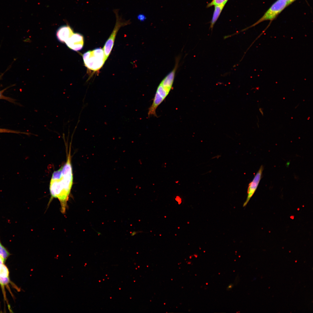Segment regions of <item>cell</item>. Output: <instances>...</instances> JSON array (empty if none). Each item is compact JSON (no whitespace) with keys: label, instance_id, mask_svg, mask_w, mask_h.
Segmentation results:
<instances>
[{"label":"cell","instance_id":"9","mask_svg":"<svg viewBox=\"0 0 313 313\" xmlns=\"http://www.w3.org/2000/svg\"><path fill=\"white\" fill-rule=\"evenodd\" d=\"M225 5V4H223L214 6V9L212 19L211 21L210 28L211 29L212 31V30L214 24L219 18Z\"/></svg>","mask_w":313,"mask_h":313},{"label":"cell","instance_id":"2","mask_svg":"<svg viewBox=\"0 0 313 313\" xmlns=\"http://www.w3.org/2000/svg\"><path fill=\"white\" fill-rule=\"evenodd\" d=\"M176 70L174 69L161 81L157 89L153 102L148 109V116H156V110L164 100L171 89Z\"/></svg>","mask_w":313,"mask_h":313},{"label":"cell","instance_id":"17","mask_svg":"<svg viewBox=\"0 0 313 313\" xmlns=\"http://www.w3.org/2000/svg\"><path fill=\"white\" fill-rule=\"evenodd\" d=\"M5 262V261L4 259L0 256V270L3 265L4 264Z\"/></svg>","mask_w":313,"mask_h":313},{"label":"cell","instance_id":"7","mask_svg":"<svg viewBox=\"0 0 313 313\" xmlns=\"http://www.w3.org/2000/svg\"><path fill=\"white\" fill-rule=\"evenodd\" d=\"M65 43L70 49L74 51H79L83 46V37L79 33H74Z\"/></svg>","mask_w":313,"mask_h":313},{"label":"cell","instance_id":"16","mask_svg":"<svg viewBox=\"0 0 313 313\" xmlns=\"http://www.w3.org/2000/svg\"><path fill=\"white\" fill-rule=\"evenodd\" d=\"M137 18L139 21H144L146 19L145 16L143 14H139L137 16Z\"/></svg>","mask_w":313,"mask_h":313},{"label":"cell","instance_id":"15","mask_svg":"<svg viewBox=\"0 0 313 313\" xmlns=\"http://www.w3.org/2000/svg\"><path fill=\"white\" fill-rule=\"evenodd\" d=\"M0 133H13L17 134L23 133L17 131L3 128H0Z\"/></svg>","mask_w":313,"mask_h":313},{"label":"cell","instance_id":"10","mask_svg":"<svg viewBox=\"0 0 313 313\" xmlns=\"http://www.w3.org/2000/svg\"><path fill=\"white\" fill-rule=\"evenodd\" d=\"M10 255L9 252L2 245L0 241V256L2 257L6 261Z\"/></svg>","mask_w":313,"mask_h":313},{"label":"cell","instance_id":"18","mask_svg":"<svg viewBox=\"0 0 313 313\" xmlns=\"http://www.w3.org/2000/svg\"><path fill=\"white\" fill-rule=\"evenodd\" d=\"M288 3V5H290L293 2L296 0H285Z\"/></svg>","mask_w":313,"mask_h":313},{"label":"cell","instance_id":"8","mask_svg":"<svg viewBox=\"0 0 313 313\" xmlns=\"http://www.w3.org/2000/svg\"><path fill=\"white\" fill-rule=\"evenodd\" d=\"M73 31L69 26H64L59 28L56 33V36L60 42L65 43L73 34Z\"/></svg>","mask_w":313,"mask_h":313},{"label":"cell","instance_id":"3","mask_svg":"<svg viewBox=\"0 0 313 313\" xmlns=\"http://www.w3.org/2000/svg\"><path fill=\"white\" fill-rule=\"evenodd\" d=\"M83 58L85 66L94 71L100 70L105 61L103 48H100L87 51Z\"/></svg>","mask_w":313,"mask_h":313},{"label":"cell","instance_id":"13","mask_svg":"<svg viewBox=\"0 0 313 313\" xmlns=\"http://www.w3.org/2000/svg\"><path fill=\"white\" fill-rule=\"evenodd\" d=\"M10 281L9 277H3L0 276V284L3 288L4 286L8 284Z\"/></svg>","mask_w":313,"mask_h":313},{"label":"cell","instance_id":"1","mask_svg":"<svg viewBox=\"0 0 313 313\" xmlns=\"http://www.w3.org/2000/svg\"><path fill=\"white\" fill-rule=\"evenodd\" d=\"M64 164L53 172L49 185L51 197L49 202L54 198L58 199L60 203L61 211L63 214L65 213L67 208V202L73 184L70 148Z\"/></svg>","mask_w":313,"mask_h":313},{"label":"cell","instance_id":"6","mask_svg":"<svg viewBox=\"0 0 313 313\" xmlns=\"http://www.w3.org/2000/svg\"><path fill=\"white\" fill-rule=\"evenodd\" d=\"M263 167L261 165L252 181L249 183L247 191V196L243 206H246L256 190L262 178Z\"/></svg>","mask_w":313,"mask_h":313},{"label":"cell","instance_id":"5","mask_svg":"<svg viewBox=\"0 0 313 313\" xmlns=\"http://www.w3.org/2000/svg\"><path fill=\"white\" fill-rule=\"evenodd\" d=\"M117 10H114L116 18V23L111 34L106 41L103 48L106 61L109 56L114 44L116 34L121 27L130 24V21H123L118 14Z\"/></svg>","mask_w":313,"mask_h":313},{"label":"cell","instance_id":"12","mask_svg":"<svg viewBox=\"0 0 313 313\" xmlns=\"http://www.w3.org/2000/svg\"><path fill=\"white\" fill-rule=\"evenodd\" d=\"M228 0H212L210 3H208L207 6V7H210L212 6L221 5L223 4H226Z\"/></svg>","mask_w":313,"mask_h":313},{"label":"cell","instance_id":"4","mask_svg":"<svg viewBox=\"0 0 313 313\" xmlns=\"http://www.w3.org/2000/svg\"><path fill=\"white\" fill-rule=\"evenodd\" d=\"M288 5V3L285 0H277L272 5L258 21L252 25L242 30L238 33L246 30L263 21H272L274 20Z\"/></svg>","mask_w":313,"mask_h":313},{"label":"cell","instance_id":"14","mask_svg":"<svg viewBox=\"0 0 313 313\" xmlns=\"http://www.w3.org/2000/svg\"><path fill=\"white\" fill-rule=\"evenodd\" d=\"M8 88H5L3 90L0 91V99H5L11 102H13L14 100L13 99L9 97H6L3 95V92Z\"/></svg>","mask_w":313,"mask_h":313},{"label":"cell","instance_id":"11","mask_svg":"<svg viewBox=\"0 0 313 313\" xmlns=\"http://www.w3.org/2000/svg\"><path fill=\"white\" fill-rule=\"evenodd\" d=\"M9 271L6 266L3 264L0 270V276L3 277H9Z\"/></svg>","mask_w":313,"mask_h":313},{"label":"cell","instance_id":"19","mask_svg":"<svg viewBox=\"0 0 313 313\" xmlns=\"http://www.w3.org/2000/svg\"><path fill=\"white\" fill-rule=\"evenodd\" d=\"M4 73H5V72L3 73L2 74H1L0 75V80L2 79V77H3L4 74Z\"/></svg>","mask_w":313,"mask_h":313}]
</instances>
